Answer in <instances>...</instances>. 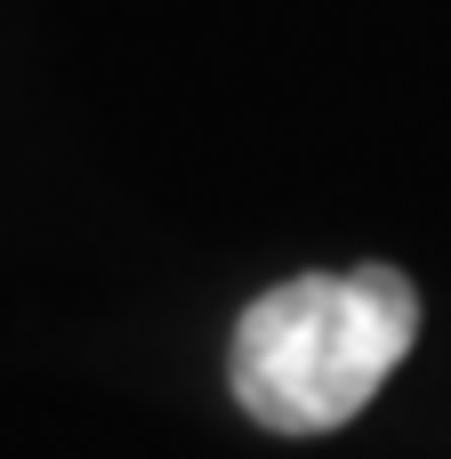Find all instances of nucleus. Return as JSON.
<instances>
[{
    "label": "nucleus",
    "mask_w": 451,
    "mask_h": 459,
    "mask_svg": "<svg viewBox=\"0 0 451 459\" xmlns=\"http://www.w3.org/2000/svg\"><path fill=\"white\" fill-rule=\"evenodd\" d=\"M412 339H420V290L395 266L299 274L242 307L226 379L266 436H331L387 387Z\"/></svg>",
    "instance_id": "obj_1"
}]
</instances>
